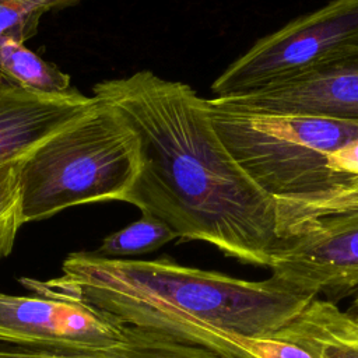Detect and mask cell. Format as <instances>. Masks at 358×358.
I'll return each mask as SVG.
<instances>
[{
	"instance_id": "cell-1",
	"label": "cell",
	"mask_w": 358,
	"mask_h": 358,
	"mask_svg": "<svg viewBox=\"0 0 358 358\" xmlns=\"http://www.w3.org/2000/svg\"><path fill=\"white\" fill-rule=\"evenodd\" d=\"M92 92L115 105L140 138V171L123 201L183 241L270 267L282 242L278 204L222 144L206 98L150 70L99 81Z\"/></svg>"
},
{
	"instance_id": "cell-2",
	"label": "cell",
	"mask_w": 358,
	"mask_h": 358,
	"mask_svg": "<svg viewBox=\"0 0 358 358\" xmlns=\"http://www.w3.org/2000/svg\"><path fill=\"white\" fill-rule=\"evenodd\" d=\"M20 282L35 295L87 303L124 324L232 358H248L246 338L275 337L317 298L274 277L249 281L171 259H110L95 252L70 253L57 277Z\"/></svg>"
},
{
	"instance_id": "cell-3",
	"label": "cell",
	"mask_w": 358,
	"mask_h": 358,
	"mask_svg": "<svg viewBox=\"0 0 358 358\" xmlns=\"http://www.w3.org/2000/svg\"><path fill=\"white\" fill-rule=\"evenodd\" d=\"M206 109L234 159L278 204L282 241L350 208L358 179L337 172L330 155L358 138V122L250 112L218 96Z\"/></svg>"
},
{
	"instance_id": "cell-4",
	"label": "cell",
	"mask_w": 358,
	"mask_h": 358,
	"mask_svg": "<svg viewBox=\"0 0 358 358\" xmlns=\"http://www.w3.org/2000/svg\"><path fill=\"white\" fill-rule=\"evenodd\" d=\"M140 164V138L131 123L115 105L96 98L91 110L21 161V221H42L87 203L123 201Z\"/></svg>"
},
{
	"instance_id": "cell-5",
	"label": "cell",
	"mask_w": 358,
	"mask_h": 358,
	"mask_svg": "<svg viewBox=\"0 0 358 358\" xmlns=\"http://www.w3.org/2000/svg\"><path fill=\"white\" fill-rule=\"evenodd\" d=\"M358 42V0H333L259 39L213 83L215 96L259 91L298 77Z\"/></svg>"
},
{
	"instance_id": "cell-6",
	"label": "cell",
	"mask_w": 358,
	"mask_h": 358,
	"mask_svg": "<svg viewBox=\"0 0 358 358\" xmlns=\"http://www.w3.org/2000/svg\"><path fill=\"white\" fill-rule=\"evenodd\" d=\"M271 277L308 295L337 303L358 291V208L320 217L285 238Z\"/></svg>"
},
{
	"instance_id": "cell-7",
	"label": "cell",
	"mask_w": 358,
	"mask_h": 358,
	"mask_svg": "<svg viewBox=\"0 0 358 358\" xmlns=\"http://www.w3.org/2000/svg\"><path fill=\"white\" fill-rule=\"evenodd\" d=\"M126 324L91 305L42 295L0 292V344L41 350L112 345Z\"/></svg>"
},
{
	"instance_id": "cell-8",
	"label": "cell",
	"mask_w": 358,
	"mask_h": 358,
	"mask_svg": "<svg viewBox=\"0 0 358 358\" xmlns=\"http://www.w3.org/2000/svg\"><path fill=\"white\" fill-rule=\"evenodd\" d=\"M218 98L250 112L358 122V42L291 80Z\"/></svg>"
},
{
	"instance_id": "cell-9",
	"label": "cell",
	"mask_w": 358,
	"mask_h": 358,
	"mask_svg": "<svg viewBox=\"0 0 358 358\" xmlns=\"http://www.w3.org/2000/svg\"><path fill=\"white\" fill-rule=\"evenodd\" d=\"M95 103L94 95L74 87L64 94H43L0 73V165L24 159Z\"/></svg>"
},
{
	"instance_id": "cell-10",
	"label": "cell",
	"mask_w": 358,
	"mask_h": 358,
	"mask_svg": "<svg viewBox=\"0 0 358 358\" xmlns=\"http://www.w3.org/2000/svg\"><path fill=\"white\" fill-rule=\"evenodd\" d=\"M0 358H232L182 343L145 327L126 324L124 337L106 347L83 350H41L0 344Z\"/></svg>"
},
{
	"instance_id": "cell-11",
	"label": "cell",
	"mask_w": 358,
	"mask_h": 358,
	"mask_svg": "<svg viewBox=\"0 0 358 358\" xmlns=\"http://www.w3.org/2000/svg\"><path fill=\"white\" fill-rule=\"evenodd\" d=\"M275 337L305 347L316 358H358V322L327 299L315 298Z\"/></svg>"
},
{
	"instance_id": "cell-12",
	"label": "cell",
	"mask_w": 358,
	"mask_h": 358,
	"mask_svg": "<svg viewBox=\"0 0 358 358\" xmlns=\"http://www.w3.org/2000/svg\"><path fill=\"white\" fill-rule=\"evenodd\" d=\"M0 73L43 94H64L73 88L69 74L11 38H0Z\"/></svg>"
},
{
	"instance_id": "cell-13",
	"label": "cell",
	"mask_w": 358,
	"mask_h": 358,
	"mask_svg": "<svg viewBox=\"0 0 358 358\" xmlns=\"http://www.w3.org/2000/svg\"><path fill=\"white\" fill-rule=\"evenodd\" d=\"M176 234L161 220L141 214L138 220L102 239L96 255L110 259H130L159 249L173 241Z\"/></svg>"
},
{
	"instance_id": "cell-14",
	"label": "cell",
	"mask_w": 358,
	"mask_h": 358,
	"mask_svg": "<svg viewBox=\"0 0 358 358\" xmlns=\"http://www.w3.org/2000/svg\"><path fill=\"white\" fill-rule=\"evenodd\" d=\"M85 0H0V38L25 43L39 31L43 14L76 7Z\"/></svg>"
},
{
	"instance_id": "cell-15",
	"label": "cell",
	"mask_w": 358,
	"mask_h": 358,
	"mask_svg": "<svg viewBox=\"0 0 358 358\" xmlns=\"http://www.w3.org/2000/svg\"><path fill=\"white\" fill-rule=\"evenodd\" d=\"M21 161L0 165V260L11 253L17 234L24 225L18 186Z\"/></svg>"
},
{
	"instance_id": "cell-16",
	"label": "cell",
	"mask_w": 358,
	"mask_h": 358,
	"mask_svg": "<svg viewBox=\"0 0 358 358\" xmlns=\"http://www.w3.org/2000/svg\"><path fill=\"white\" fill-rule=\"evenodd\" d=\"M245 352L248 358H316L305 347L277 337L248 338Z\"/></svg>"
},
{
	"instance_id": "cell-17",
	"label": "cell",
	"mask_w": 358,
	"mask_h": 358,
	"mask_svg": "<svg viewBox=\"0 0 358 358\" xmlns=\"http://www.w3.org/2000/svg\"><path fill=\"white\" fill-rule=\"evenodd\" d=\"M330 164L337 172L358 179V138L334 151L330 155Z\"/></svg>"
},
{
	"instance_id": "cell-18",
	"label": "cell",
	"mask_w": 358,
	"mask_h": 358,
	"mask_svg": "<svg viewBox=\"0 0 358 358\" xmlns=\"http://www.w3.org/2000/svg\"><path fill=\"white\" fill-rule=\"evenodd\" d=\"M350 317H352L354 320L358 322V291L351 296V302L348 305V308L344 310Z\"/></svg>"
},
{
	"instance_id": "cell-19",
	"label": "cell",
	"mask_w": 358,
	"mask_h": 358,
	"mask_svg": "<svg viewBox=\"0 0 358 358\" xmlns=\"http://www.w3.org/2000/svg\"><path fill=\"white\" fill-rule=\"evenodd\" d=\"M354 208H358V192L354 194L351 206H350V210H354Z\"/></svg>"
}]
</instances>
